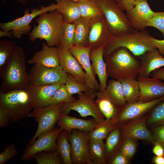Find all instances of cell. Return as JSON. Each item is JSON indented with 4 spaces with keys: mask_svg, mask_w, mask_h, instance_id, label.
<instances>
[{
    "mask_svg": "<svg viewBox=\"0 0 164 164\" xmlns=\"http://www.w3.org/2000/svg\"><path fill=\"white\" fill-rule=\"evenodd\" d=\"M104 15L107 27L113 36L134 29L126 14L115 0H94Z\"/></svg>",
    "mask_w": 164,
    "mask_h": 164,
    "instance_id": "obj_6",
    "label": "cell"
},
{
    "mask_svg": "<svg viewBox=\"0 0 164 164\" xmlns=\"http://www.w3.org/2000/svg\"><path fill=\"white\" fill-rule=\"evenodd\" d=\"M97 91L90 89L87 92L78 95V99L70 103H64L61 109V113L68 114L71 110L78 112L82 117L91 116L97 123L102 122L105 119L96 102Z\"/></svg>",
    "mask_w": 164,
    "mask_h": 164,
    "instance_id": "obj_7",
    "label": "cell"
},
{
    "mask_svg": "<svg viewBox=\"0 0 164 164\" xmlns=\"http://www.w3.org/2000/svg\"><path fill=\"white\" fill-rule=\"evenodd\" d=\"M152 131L153 143H158L164 149V124L154 127Z\"/></svg>",
    "mask_w": 164,
    "mask_h": 164,
    "instance_id": "obj_44",
    "label": "cell"
},
{
    "mask_svg": "<svg viewBox=\"0 0 164 164\" xmlns=\"http://www.w3.org/2000/svg\"><path fill=\"white\" fill-rule=\"evenodd\" d=\"M65 84L67 91L71 95L76 94L79 95L91 89L86 84L78 81L69 74H68Z\"/></svg>",
    "mask_w": 164,
    "mask_h": 164,
    "instance_id": "obj_40",
    "label": "cell"
},
{
    "mask_svg": "<svg viewBox=\"0 0 164 164\" xmlns=\"http://www.w3.org/2000/svg\"><path fill=\"white\" fill-rule=\"evenodd\" d=\"M26 55L23 48L17 46L7 63L0 71L2 80L0 92L25 88L29 84L26 71Z\"/></svg>",
    "mask_w": 164,
    "mask_h": 164,
    "instance_id": "obj_1",
    "label": "cell"
},
{
    "mask_svg": "<svg viewBox=\"0 0 164 164\" xmlns=\"http://www.w3.org/2000/svg\"><path fill=\"white\" fill-rule=\"evenodd\" d=\"M147 26L153 27L158 29L164 37V11L155 12Z\"/></svg>",
    "mask_w": 164,
    "mask_h": 164,
    "instance_id": "obj_42",
    "label": "cell"
},
{
    "mask_svg": "<svg viewBox=\"0 0 164 164\" xmlns=\"http://www.w3.org/2000/svg\"><path fill=\"white\" fill-rule=\"evenodd\" d=\"M28 73L29 84L36 86L65 84L68 75L60 65L52 67L34 64Z\"/></svg>",
    "mask_w": 164,
    "mask_h": 164,
    "instance_id": "obj_10",
    "label": "cell"
},
{
    "mask_svg": "<svg viewBox=\"0 0 164 164\" xmlns=\"http://www.w3.org/2000/svg\"><path fill=\"white\" fill-rule=\"evenodd\" d=\"M126 15L133 28L136 30H144L155 12L150 7L147 0L138 2L126 12Z\"/></svg>",
    "mask_w": 164,
    "mask_h": 164,
    "instance_id": "obj_16",
    "label": "cell"
},
{
    "mask_svg": "<svg viewBox=\"0 0 164 164\" xmlns=\"http://www.w3.org/2000/svg\"><path fill=\"white\" fill-rule=\"evenodd\" d=\"M76 2L79 7L81 17L91 19L103 15L94 0H84Z\"/></svg>",
    "mask_w": 164,
    "mask_h": 164,
    "instance_id": "obj_34",
    "label": "cell"
},
{
    "mask_svg": "<svg viewBox=\"0 0 164 164\" xmlns=\"http://www.w3.org/2000/svg\"><path fill=\"white\" fill-rule=\"evenodd\" d=\"M16 46V43L13 41L0 40V71L7 63Z\"/></svg>",
    "mask_w": 164,
    "mask_h": 164,
    "instance_id": "obj_38",
    "label": "cell"
},
{
    "mask_svg": "<svg viewBox=\"0 0 164 164\" xmlns=\"http://www.w3.org/2000/svg\"><path fill=\"white\" fill-rule=\"evenodd\" d=\"M75 29V25L73 22H64L63 32L58 47L69 49L74 45Z\"/></svg>",
    "mask_w": 164,
    "mask_h": 164,
    "instance_id": "obj_37",
    "label": "cell"
},
{
    "mask_svg": "<svg viewBox=\"0 0 164 164\" xmlns=\"http://www.w3.org/2000/svg\"><path fill=\"white\" fill-rule=\"evenodd\" d=\"M56 8L55 3L46 6L40 5V8H34L30 13L27 8L24 10L22 17L10 22H1L0 28L5 31H11L14 37L20 39L23 34L29 33L31 29L30 24L33 19L44 13L55 10Z\"/></svg>",
    "mask_w": 164,
    "mask_h": 164,
    "instance_id": "obj_9",
    "label": "cell"
},
{
    "mask_svg": "<svg viewBox=\"0 0 164 164\" xmlns=\"http://www.w3.org/2000/svg\"><path fill=\"white\" fill-rule=\"evenodd\" d=\"M89 132L77 129L68 132L73 164H94L90 155Z\"/></svg>",
    "mask_w": 164,
    "mask_h": 164,
    "instance_id": "obj_11",
    "label": "cell"
},
{
    "mask_svg": "<svg viewBox=\"0 0 164 164\" xmlns=\"http://www.w3.org/2000/svg\"><path fill=\"white\" fill-rule=\"evenodd\" d=\"M91 49L86 46L73 45L70 47L69 50L85 70L87 78L86 85L90 89L98 91L100 84L92 71L90 58Z\"/></svg>",
    "mask_w": 164,
    "mask_h": 164,
    "instance_id": "obj_17",
    "label": "cell"
},
{
    "mask_svg": "<svg viewBox=\"0 0 164 164\" xmlns=\"http://www.w3.org/2000/svg\"><path fill=\"white\" fill-rule=\"evenodd\" d=\"M121 83L124 97L127 104L138 101L140 91L136 79L126 78L118 80Z\"/></svg>",
    "mask_w": 164,
    "mask_h": 164,
    "instance_id": "obj_31",
    "label": "cell"
},
{
    "mask_svg": "<svg viewBox=\"0 0 164 164\" xmlns=\"http://www.w3.org/2000/svg\"><path fill=\"white\" fill-rule=\"evenodd\" d=\"M10 123L7 113L2 107L0 106V127H6Z\"/></svg>",
    "mask_w": 164,
    "mask_h": 164,
    "instance_id": "obj_47",
    "label": "cell"
},
{
    "mask_svg": "<svg viewBox=\"0 0 164 164\" xmlns=\"http://www.w3.org/2000/svg\"><path fill=\"white\" fill-rule=\"evenodd\" d=\"M105 92L112 102L119 108L127 104L123 93L121 83L118 80L112 78L108 82Z\"/></svg>",
    "mask_w": 164,
    "mask_h": 164,
    "instance_id": "obj_28",
    "label": "cell"
},
{
    "mask_svg": "<svg viewBox=\"0 0 164 164\" xmlns=\"http://www.w3.org/2000/svg\"><path fill=\"white\" fill-rule=\"evenodd\" d=\"M64 103L63 102L37 108L28 114L27 117L34 118L38 125L36 132L26 147L31 145L40 135L50 131L55 128V125L59 119Z\"/></svg>",
    "mask_w": 164,
    "mask_h": 164,
    "instance_id": "obj_8",
    "label": "cell"
},
{
    "mask_svg": "<svg viewBox=\"0 0 164 164\" xmlns=\"http://www.w3.org/2000/svg\"><path fill=\"white\" fill-rule=\"evenodd\" d=\"M88 145L90 158L94 164H106L103 140L89 139Z\"/></svg>",
    "mask_w": 164,
    "mask_h": 164,
    "instance_id": "obj_33",
    "label": "cell"
},
{
    "mask_svg": "<svg viewBox=\"0 0 164 164\" xmlns=\"http://www.w3.org/2000/svg\"><path fill=\"white\" fill-rule=\"evenodd\" d=\"M119 7L124 11H129L138 2L143 0H115Z\"/></svg>",
    "mask_w": 164,
    "mask_h": 164,
    "instance_id": "obj_46",
    "label": "cell"
},
{
    "mask_svg": "<svg viewBox=\"0 0 164 164\" xmlns=\"http://www.w3.org/2000/svg\"><path fill=\"white\" fill-rule=\"evenodd\" d=\"M137 141L130 138L124 139L119 151L130 160L136 151Z\"/></svg>",
    "mask_w": 164,
    "mask_h": 164,
    "instance_id": "obj_41",
    "label": "cell"
},
{
    "mask_svg": "<svg viewBox=\"0 0 164 164\" xmlns=\"http://www.w3.org/2000/svg\"><path fill=\"white\" fill-rule=\"evenodd\" d=\"M61 131L59 127H55L52 130L40 135L31 145L26 147L21 160L29 161L39 152L46 150H56L57 138Z\"/></svg>",
    "mask_w": 164,
    "mask_h": 164,
    "instance_id": "obj_13",
    "label": "cell"
},
{
    "mask_svg": "<svg viewBox=\"0 0 164 164\" xmlns=\"http://www.w3.org/2000/svg\"><path fill=\"white\" fill-rule=\"evenodd\" d=\"M37 0L39 1L41 0ZM73 0L75 2H76L78 1H82V0Z\"/></svg>",
    "mask_w": 164,
    "mask_h": 164,
    "instance_id": "obj_54",
    "label": "cell"
},
{
    "mask_svg": "<svg viewBox=\"0 0 164 164\" xmlns=\"http://www.w3.org/2000/svg\"><path fill=\"white\" fill-rule=\"evenodd\" d=\"M128 49L120 47L104 56L108 77L118 80L137 79L141 62Z\"/></svg>",
    "mask_w": 164,
    "mask_h": 164,
    "instance_id": "obj_2",
    "label": "cell"
},
{
    "mask_svg": "<svg viewBox=\"0 0 164 164\" xmlns=\"http://www.w3.org/2000/svg\"><path fill=\"white\" fill-rule=\"evenodd\" d=\"M148 116L145 114L119 126L123 139L130 138L153 143L152 133L147 127Z\"/></svg>",
    "mask_w": 164,
    "mask_h": 164,
    "instance_id": "obj_15",
    "label": "cell"
},
{
    "mask_svg": "<svg viewBox=\"0 0 164 164\" xmlns=\"http://www.w3.org/2000/svg\"><path fill=\"white\" fill-rule=\"evenodd\" d=\"M105 154L106 163L120 149L123 140L121 128L118 127L112 131L106 138Z\"/></svg>",
    "mask_w": 164,
    "mask_h": 164,
    "instance_id": "obj_26",
    "label": "cell"
},
{
    "mask_svg": "<svg viewBox=\"0 0 164 164\" xmlns=\"http://www.w3.org/2000/svg\"><path fill=\"white\" fill-rule=\"evenodd\" d=\"M151 40L153 45L157 49L160 54L164 55V39L159 40L152 36Z\"/></svg>",
    "mask_w": 164,
    "mask_h": 164,
    "instance_id": "obj_48",
    "label": "cell"
},
{
    "mask_svg": "<svg viewBox=\"0 0 164 164\" xmlns=\"http://www.w3.org/2000/svg\"><path fill=\"white\" fill-rule=\"evenodd\" d=\"M60 85L36 86L29 84L25 88L30 95L34 109L48 105L50 99Z\"/></svg>",
    "mask_w": 164,
    "mask_h": 164,
    "instance_id": "obj_23",
    "label": "cell"
},
{
    "mask_svg": "<svg viewBox=\"0 0 164 164\" xmlns=\"http://www.w3.org/2000/svg\"><path fill=\"white\" fill-rule=\"evenodd\" d=\"M140 91L138 101L147 102L164 96V82L149 77H137Z\"/></svg>",
    "mask_w": 164,
    "mask_h": 164,
    "instance_id": "obj_18",
    "label": "cell"
},
{
    "mask_svg": "<svg viewBox=\"0 0 164 164\" xmlns=\"http://www.w3.org/2000/svg\"><path fill=\"white\" fill-rule=\"evenodd\" d=\"M118 126L115 117L97 123L96 126L89 132V139L104 140L108 134Z\"/></svg>",
    "mask_w": 164,
    "mask_h": 164,
    "instance_id": "obj_32",
    "label": "cell"
},
{
    "mask_svg": "<svg viewBox=\"0 0 164 164\" xmlns=\"http://www.w3.org/2000/svg\"><path fill=\"white\" fill-rule=\"evenodd\" d=\"M18 153L15 146L13 144L7 145L0 153V164H4Z\"/></svg>",
    "mask_w": 164,
    "mask_h": 164,
    "instance_id": "obj_43",
    "label": "cell"
},
{
    "mask_svg": "<svg viewBox=\"0 0 164 164\" xmlns=\"http://www.w3.org/2000/svg\"><path fill=\"white\" fill-rule=\"evenodd\" d=\"M152 36L147 31L134 29L113 36L110 42L104 47V56L110 54L118 48L124 47L138 57L156 48L151 42Z\"/></svg>",
    "mask_w": 164,
    "mask_h": 164,
    "instance_id": "obj_4",
    "label": "cell"
},
{
    "mask_svg": "<svg viewBox=\"0 0 164 164\" xmlns=\"http://www.w3.org/2000/svg\"><path fill=\"white\" fill-rule=\"evenodd\" d=\"M154 146L152 149V152L155 155L164 156V149L159 144L154 142Z\"/></svg>",
    "mask_w": 164,
    "mask_h": 164,
    "instance_id": "obj_50",
    "label": "cell"
},
{
    "mask_svg": "<svg viewBox=\"0 0 164 164\" xmlns=\"http://www.w3.org/2000/svg\"><path fill=\"white\" fill-rule=\"evenodd\" d=\"M59 50L58 47L49 46L43 42L42 49L35 53L31 58L27 60V63L48 67L58 66L60 65Z\"/></svg>",
    "mask_w": 164,
    "mask_h": 164,
    "instance_id": "obj_20",
    "label": "cell"
},
{
    "mask_svg": "<svg viewBox=\"0 0 164 164\" xmlns=\"http://www.w3.org/2000/svg\"><path fill=\"white\" fill-rule=\"evenodd\" d=\"M96 97V103L105 120H109L115 117L119 108L112 102L105 91H98Z\"/></svg>",
    "mask_w": 164,
    "mask_h": 164,
    "instance_id": "obj_29",
    "label": "cell"
},
{
    "mask_svg": "<svg viewBox=\"0 0 164 164\" xmlns=\"http://www.w3.org/2000/svg\"><path fill=\"white\" fill-rule=\"evenodd\" d=\"M151 75L152 77L162 80L164 81V67L155 70L152 72Z\"/></svg>",
    "mask_w": 164,
    "mask_h": 164,
    "instance_id": "obj_49",
    "label": "cell"
},
{
    "mask_svg": "<svg viewBox=\"0 0 164 164\" xmlns=\"http://www.w3.org/2000/svg\"><path fill=\"white\" fill-rule=\"evenodd\" d=\"M152 162L155 164H164V156H154L152 158Z\"/></svg>",
    "mask_w": 164,
    "mask_h": 164,
    "instance_id": "obj_51",
    "label": "cell"
},
{
    "mask_svg": "<svg viewBox=\"0 0 164 164\" xmlns=\"http://www.w3.org/2000/svg\"><path fill=\"white\" fill-rule=\"evenodd\" d=\"M104 47L92 48L90 52V58L91 62L92 71L95 76L97 75L99 81V91H105L107 86L108 77L106 64L104 59Z\"/></svg>",
    "mask_w": 164,
    "mask_h": 164,
    "instance_id": "obj_21",
    "label": "cell"
},
{
    "mask_svg": "<svg viewBox=\"0 0 164 164\" xmlns=\"http://www.w3.org/2000/svg\"><path fill=\"white\" fill-rule=\"evenodd\" d=\"M17 1L22 5L26 4L29 0H13Z\"/></svg>",
    "mask_w": 164,
    "mask_h": 164,
    "instance_id": "obj_53",
    "label": "cell"
},
{
    "mask_svg": "<svg viewBox=\"0 0 164 164\" xmlns=\"http://www.w3.org/2000/svg\"><path fill=\"white\" fill-rule=\"evenodd\" d=\"M36 21L37 25L28 33L30 41L44 39L49 46L58 47L64 29L62 15L55 10L41 14Z\"/></svg>",
    "mask_w": 164,
    "mask_h": 164,
    "instance_id": "obj_3",
    "label": "cell"
},
{
    "mask_svg": "<svg viewBox=\"0 0 164 164\" xmlns=\"http://www.w3.org/2000/svg\"><path fill=\"white\" fill-rule=\"evenodd\" d=\"M76 98L70 94L66 88L65 84L60 85L50 99L48 105L61 103H70L76 101Z\"/></svg>",
    "mask_w": 164,
    "mask_h": 164,
    "instance_id": "obj_39",
    "label": "cell"
},
{
    "mask_svg": "<svg viewBox=\"0 0 164 164\" xmlns=\"http://www.w3.org/2000/svg\"></svg>",
    "mask_w": 164,
    "mask_h": 164,
    "instance_id": "obj_55",
    "label": "cell"
},
{
    "mask_svg": "<svg viewBox=\"0 0 164 164\" xmlns=\"http://www.w3.org/2000/svg\"><path fill=\"white\" fill-rule=\"evenodd\" d=\"M57 124L61 130L70 132L77 129L89 132L96 126L97 123L94 119L85 120L61 113Z\"/></svg>",
    "mask_w": 164,
    "mask_h": 164,
    "instance_id": "obj_24",
    "label": "cell"
},
{
    "mask_svg": "<svg viewBox=\"0 0 164 164\" xmlns=\"http://www.w3.org/2000/svg\"><path fill=\"white\" fill-rule=\"evenodd\" d=\"M38 164H61L63 162L56 150H46L36 154L33 158Z\"/></svg>",
    "mask_w": 164,
    "mask_h": 164,
    "instance_id": "obj_35",
    "label": "cell"
},
{
    "mask_svg": "<svg viewBox=\"0 0 164 164\" xmlns=\"http://www.w3.org/2000/svg\"><path fill=\"white\" fill-rule=\"evenodd\" d=\"M164 100V96L149 101H138L131 104H127L124 106L119 108L115 117L118 126H120L145 115L157 104Z\"/></svg>",
    "mask_w": 164,
    "mask_h": 164,
    "instance_id": "obj_12",
    "label": "cell"
},
{
    "mask_svg": "<svg viewBox=\"0 0 164 164\" xmlns=\"http://www.w3.org/2000/svg\"><path fill=\"white\" fill-rule=\"evenodd\" d=\"M5 36L9 38H12L13 37V34L12 32L10 31H6L0 30V37Z\"/></svg>",
    "mask_w": 164,
    "mask_h": 164,
    "instance_id": "obj_52",
    "label": "cell"
},
{
    "mask_svg": "<svg viewBox=\"0 0 164 164\" xmlns=\"http://www.w3.org/2000/svg\"><path fill=\"white\" fill-rule=\"evenodd\" d=\"M141 62L139 77H149L153 71L164 67V57L156 48L138 57Z\"/></svg>",
    "mask_w": 164,
    "mask_h": 164,
    "instance_id": "obj_22",
    "label": "cell"
},
{
    "mask_svg": "<svg viewBox=\"0 0 164 164\" xmlns=\"http://www.w3.org/2000/svg\"><path fill=\"white\" fill-rule=\"evenodd\" d=\"M130 160L119 151L108 162L110 164H128Z\"/></svg>",
    "mask_w": 164,
    "mask_h": 164,
    "instance_id": "obj_45",
    "label": "cell"
},
{
    "mask_svg": "<svg viewBox=\"0 0 164 164\" xmlns=\"http://www.w3.org/2000/svg\"><path fill=\"white\" fill-rule=\"evenodd\" d=\"M0 106L7 113L10 122L14 123L27 116L34 109L30 95L25 88L0 92Z\"/></svg>",
    "mask_w": 164,
    "mask_h": 164,
    "instance_id": "obj_5",
    "label": "cell"
},
{
    "mask_svg": "<svg viewBox=\"0 0 164 164\" xmlns=\"http://www.w3.org/2000/svg\"><path fill=\"white\" fill-rule=\"evenodd\" d=\"M56 10L63 16L64 22H73L81 17L79 7L76 2L72 0H54Z\"/></svg>",
    "mask_w": 164,
    "mask_h": 164,
    "instance_id": "obj_25",
    "label": "cell"
},
{
    "mask_svg": "<svg viewBox=\"0 0 164 164\" xmlns=\"http://www.w3.org/2000/svg\"><path fill=\"white\" fill-rule=\"evenodd\" d=\"M73 22L75 25L74 45L86 46L90 28V19L80 17Z\"/></svg>",
    "mask_w": 164,
    "mask_h": 164,
    "instance_id": "obj_27",
    "label": "cell"
},
{
    "mask_svg": "<svg viewBox=\"0 0 164 164\" xmlns=\"http://www.w3.org/2000/svg\"><path fill=\"white\" fill-rule=\"evenodd\" d=\"M58 53L60 64L63 70L78 81L86 84V74L69 49L59 48Z\"/></svg>",
    "mask_w": 164,
    "mask_h": 164,
    "instance_id": "obj_19",
    "label": "cell"
},
{
    "mask_svg": "<svg viewBox=\"0 0 164 164\" xmlns=\"http://www.w3.org/2000/svg\"><path fill=\"white\" fill-rule=\"evenodd\" d=\"M91 26L88 40L86 46L92 48L104 47L113 37L107 25L103 15L90 19Z\"/></svg>",
    "mask_w": 164,
    "mask_h": 164,
    "instance_id": "obj_14",
    "label": "cell"
},
{
    "mask_svg": "<svg viewBox=\"0 0 164 164\" xmlns=\"http://www.w3.org/2000/svg\"><path fill=\"white\" fill-rule=\"evenodd\" d=\"M68 135V131L61 130L59 133L56 141V151L60 155L64 164H73Z\"/></svg>",
    "mask_w": 164,
    "mask_h": 164,
    "instance_id": "obj_30",
    "label": "cell"
},
{
    "mask_svg": "<svg viewBox=\"0 0 164 164\" xmlns=\"http://www.w3.org/2000/svg\"><path fill=\"white\" fill-rule=\"evenodd\" d=\"M163 101L159 103L152 108L146 121L147 126L154 127L164 124V101Z\"/></svg>",
    "mask_w": 164,
    "mask_h": 164,
    "instance_id": "obj_36",
    "label": "cell"
}]
</instances>
